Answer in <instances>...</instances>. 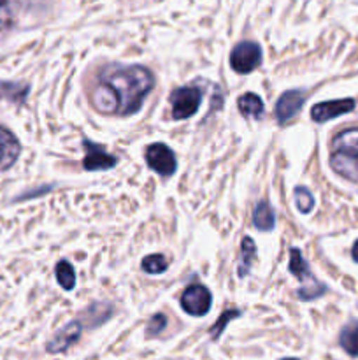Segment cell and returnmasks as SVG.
Here are the masks:
<instances>
[{
  "label": "cell",
  "instance_id": "cell-1",
  "mask_svg": "<svg viewBox=\"0 0 358 360\" xmlns=\"http://www.w3.org/2000/svg\"><path fill=\"white\" fill-rule=\"evenodd\" d=\"M154 77L146 67L111 65L98 74L91 104L100 115H133L153 90Z\"/></svg>",
  "mask_w": 358,
  "mask_h": 360
},
{
  "label": "cell",
  "instance_id": "cell-2",
  "mask_svg": "<svg viewBox=\"0 0 358 360\" xmlns=\"http://www.w3.org/2000/svg\"><path fill=\"white\" fill-rule=\"evenodd\" d=\"M288 269H290V273L302 283V287L297 290V297L300 299V301H312V299L316 297H321L326 292L325 285L319 283V281L312 276L311 269H309V264L305 262V259L302 257L300 250L298 248L290 250V264H288Z\"/></svg>",
  "mask_w": 358,
  "mask_h": 360
},
{
  "label": "cell",
  "instance_id": "cell-3",
  "mask_svg": "<svg viewBox=\"0 0 358 360\" xmlns=\"http://www.w3.org/2000/svg\"><path fill=\"white\" fill-rule=\"evenodd\" d=\"M200 102H202V91L197 86H181L172 91V118L174 120H188L199 111Z\"/></svg>",
  "mask_w": 358,
  "mask_h": 360
},
{
  "label": "cell",
  "instance_id": "cell-4",
  "mask_svg": "<svg viewBox=\"0 0 358 360\" xmlns=\"http://www.w3.org/2000/svg\"><path fill=\"white\" fill-rule=\"evenodd\" d=\"M262 63V48L256 42L242 41L232 49L230 67L237 74H249Z\"/></svg>",
  "mask_w": 358,
  "mask_h": 360
},
{
  "label": "cell",
  "instance_id": "cell-5",
  "mask_svg": "<svg viewBox=\"0 0 358 360\" xmlns=\"http://www.w3.org/2000/svg\"><path fill=\"white\" fill-rule=\"evenodd\" d=\"M213 295L204 285H192L181 295V306L188 315L204 316L209 313Z\"/></svg>",
  "mask_w": 358,
  "mask_h": 360
},
{
  "label": "cell",
  "instance_id": "cell-6",
  "mask_svg": "<svg viewBox=\"0 0 358 360\" xmlns=\"http://www.w3.org/2000/svg\"><path fill=\"white\" fill-rule=\"evenodd\" d=\"M146 162L154 172L161 176H172L178 169V160H175L174 151L161 143H154L147 146Z\"/></svg>",
  "mask_w": 358,
  "mask_h": 360
},
{
  "label": "cell",
  "instance_id": "cell-7",
  "mask_svg": "<svg viewBox=\"0 0 358 360\" xmlns=\"http://www.w3.org/2000/svg\"><path fill=\"white\" fill-rule=\"evenodd\" d=\"M357 105L353 98H340V101H326L319 102V104L312 105L311 109V118L318 123H325L329 120L337 118L340 115L351 112Z\"/></svg>",
  "mask_w": 358,
  "mask_h": 360
},
{
  "label": "cell",
  "instance_id": "cell-8",
  "mask_svg": "<svg viewBox=\"0 0 358 360\" xmlns=\"http://www.w3.org/2000/svg\"><path fill=\"white\" fill-rule=\"evenodd\" d=\"M305 102V94L302 90H290L284 91L276 104V118L281 125L290 122L293 116L298 115Z\"/></svg>",
  "mask_w": 358,
  "mask_h": 360
},
{
  "label": "cell",
  "instance_id": "cell-9",
  "mask_svg": "<svg viewBox=\"0 0 358 360\" xmlns=\"http://www.w3.org/2000/svg\"><path fill=\"white\" fill-rule=\"evenodd\" d=\"M83 146L86 150V157H84L83 162L86 171H104V169H112L118 164V158L105 153L104 148L98 146V144H93L91 141L84 139Z\"/></svg>",
  "mask_w": 358,
  "mask_h": 360
},
{
  "label": "cell",
  "instance_id": "cell-10",
  "mask_svg": "<svg viewBox=\"0 0 358 360\" xmlns=\"http://www.w3.org/2000/svg\"><path fill=\"white\" fill-rule=\"evenodd\" d=\"M81 333H83L81 322L69 323V326L63 327L62 330H58V333L55 334V338L46 345V350H48L49 354H62V352L69 350L72 345H76L77 341H79Z\"/></svg>",
  "mask_w": 358,
  "mask_h": 360
},
{
  "label": "cell",
  "instance_id": "cell-11",
  "mask_svg": "<svg viewBox=\"0 0 358 360\" xmlns=\"http://www.w3.org/2000/svg\"><path fill=\"white\" fill-rule=\"evenodd\" d=\"M20 151L21 146L14 134L0 127V171L13 167V164L20 157Z\"/></svg>",
  "mask_w": 358,
  "mask_h": 360
},
{
  "label": "cell",
  "instance_id": "cell-12",
  "mask_svg": "<svg viewBox=\"0 0 358 360\" xmlns=\"http://www.w3.org/2000/svg\"><path fill=\"white\" fill-rule=\"evenodd\" d=\"M330 165H332L333 172L350 179V181L358 183V157H351V155L344 153H332Z\"/></svg>",
  "mask_w": 358,
  "mask_h": 360
},
{
  "label": "cell",
  "instance_id": "cell-13",
  "mask_svg": "<svg viewBox=\"0 0 358 360\" xmlns=\"http://www.w3.org/2000/svg\"><path fill=\"white\" fill-rule=\"evenodd\" d=\"M333 153L358 157V129H347L337 134L332 141Z\"/></svg>",
  "mask_w": 358,
  "mask_h": 360
},
{
  "label": "cell",
  "instance_id": "cell-14",
  "mask_svg": "<svg viewBox=\"0 0 358 360\" xmlns=\"http://www.w3.org/2000/svg\"><path fill=\"white\" fill-rule=\"evenodd\" d=\"M253 224L258 231L269 232L276 227V213H274L272 206H270L267 200L258 202V206L255 207V213H253Z\"/></svg>",
  "mask_w": 358,
  "mask_h": 360
},
{
  "label": "cell",
  "instance_id": "cell-15",
  "mask_svg": "<svg viewBox=\"0 0 358 360\" xmlns=\"http://www.w3.org/2000/svg\"><path fill=\"white\" fill-rule=\"evenodd\" d=\"M239 111L246 116V118L258 120L263 116V111H265V105H263V101L256 94H244L239 97L237 101Z\"/></svg>",
  "mask_w": 358,
  "mask_h": 360
},
{
  "label": "cell",
  "instance_id": "cell-16",
  "mask_svg": "<svg viewBox=\"0 0 358 360\" xmlns=\"http://www.w3.org/2000/svg\"><path fill=\"white\" fill-rule=\"evenodd\" d=\"M256 259V245L251 238H244L241 243V252H239V278H244L251 271L253 260Z\"/></svg>",
  "mask_w": 358,
  "mask_h": 360
},
{
  "label": "cell",
  "instance_id": "cell-17",
  "mask_svg": "<svg viewBox=\"0 0 358 360\" xmlns=\"http://www.w3.org/2000/svg\"><path fill=\"white\" fill-rule=\"evenodd\" d=\"M339 343L351 357H358V322H351L340 330Z\"/></svg>",
  "mask_w": 358,
  "mask_h": 360
},
{
  "label": "cell",
  "instance_id": "cell-18",
  "mask_svg": "<svg viewBox=\"0 0 358 360\" xmlns=\"http://www.w3.org/2000/svg\"><path fill=\"white\" fill-rule=\"evenodd\" d=\"M28 86L21 83H0V95L7 101H13L16 104H21V102L27 98Z\"/></svg>",
  "mask_w": 358,
  "mask_h": 360
},
{
  "label": "cell",
  "instance_id": "cell-19",
  "mask_svg": "<svg viewBox=\"0 0 358 360\" xmlns=\"http://www.w3.org/2000/svg\"><path fill=\"white\" fill-rule=\"evenodd\" d=\"M56 280H58L60 287L65 288V290H72L76 287V273L67 260H62L56 266Z\"/></svg>",
  "mask_w": 358,
  "mask_h": 360
},
{
  "label": "cell",
  "instance_id": "cell-20",
  "mask_svg": "<svg viewBox=\"0 0 358 360\" xmlns=\"http://www.w3.org/2000/svg\"><path fill=\"white\" fill-rule=\"evenodd\" d=\"M167 259L164 255H160V253H157V255H147L142 260V269L147 274H161L167 271Z\"/></svg>",
  "mask_w": 358,
  "mask_h": 360
},
{
  "label": "cell",
  "instance_id": "cell-21",
  "mask_svg": "<svg viewBox=\"0 0 358 360\" xmlns=\"http://www.w3.org/2000/svg\"><path fill=\"white\" fill-rule=\"evenodd\" d=\"M295 204H297L300 213H311L312 207H314V197L305 186H297L295 188Z\"/></svg>",
  "mask_w": 358,
  "mask_h": 360
},
{
  "label": "cell",
  "instance_id": "cell-22",
  "mask_svg": "<svg viewBox=\"0 0 358 360\" xmlns=\"http://www.w3.org/2000/svg\"><path fill=\"white\" fill-rule=\"evenodd\" d=\"M239 315H241V311H237V309H227V311H225L223 315L218 319V322L214 323L213 327H211L209 333H211V336H213V340L216 341L218 338L221 336V333L225 330V327L228 326V322H230V320H234V319H237Z\"/></svg>",
  "mask_w": 358,
  "mask_h": 360
},
{
  "label": "cell",
  "instance_id": "cell-23",
  "mask_svg": "<svg viewBox=\"0 0 358 360\" xmlns=\"http://www.w3.org/2000/svg\"><path fill=\"white\" fill-rule=\"evenodd\" d=\"M165 327H167V316L158 313V315L151 316L150 323L146 327V334L147 336H158V334L164 333Z\"/></svg>",
  "mask_w": 358,
  "mask_h": 360
},
{
  "label": "cell",
  "instance_id": "cell-24",
  "mask_svg": "<svg viewBox=\"0 0 358 360\" xmlns=\"http://www.w3.org/2000/svg\"><path fill=\"white\" fill-rule=\"evenodd\" d=\"M11 21H13V14H11L9 4L7 0H0V34L9 28Z\"/></svg>",
  "mask_w": 358,
  "mask_h": 360
},
{
  "label": "cell",
  "instance_id": "cell-25",
  "mask_svg": "<svg viewBox=\"0 0 358 360\" xmlns=\"http://www.w3.org/2000/svg\"><path fill=\"white\" fill-rule=\"evenodd\" d=\"M353 259H354V262H358V241L354 243V246H353Z\"/></svg>",
  "mask_w": 358,
  "mask_h": 360
},
{
  "label": "cell",
  "instance_id": "cell-26",
  "mask_svg": "<svg viewBox=\"0 0 358 360\" xmlns=\"http://www.w3.org/2000/svg\"><path fill=\"white\" fill-rule=\"evenodd\" d=\"M284 360H298V359H284Z\"/></svg>",
  "mask_w": 358,
  "mask_h": 360
}]
</instances>
